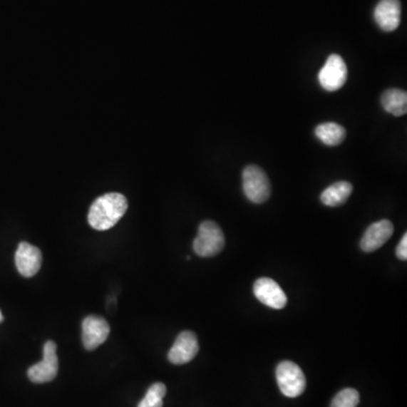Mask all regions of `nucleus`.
Listing matches in <instances>:
<instances>
[{
    "mask_svg": "<svg viewBox=\"0 0 407 407\" xmlns=\"http://www.w3.org/2000/svg\"><path fill=\"white\" fill-rule=\"evenodd\" d=\"M128 208L126 197L118 192H109L98 197L91 206L88 223L98 231H105L115 227Z\"/></svg>",
    "mask_w": 407,
    "mask_h": 407,
    "instance_id": "f257e3e1",
    "label": "nucleus"
},
{
    "mask_svg": "<svg viewBox=\"0 0 407 407\" xmlns=\"http://www.w3.org/2000/svg\"><path fill=\"white\" fill-rule=\"evenodd\" d=\"M225 238L221 227L213 221L202 222L194 240V250L200 257H213L223 250Z\"/></svg>",
    "mask_w": 407,
    "mask_h": 407,
    "instance_id": "f03ea898",
    "label": "nucleus"
},
{
    "mask_svg": "<svg viewBox=\"0 0 407 407\" xmlns=\"http://www.w3.org/2000/svg\"><path fill=\"white\" fill-rule=\"evenodd\" d=\"M244 195L250 202L262 204L271 196V182L267 175L257 165H248L242 173Z\"/></svg>",
    "mask_w": 407,
    "mask_h": 407,
    "instance_id": "7ed1b4c3",
    "label": "nucleus"
},
{
    "mask_svg": "<svg viewBox=\"0 0 407 407\" xmlns=\"http://www.w3.org/2000/svg\"><path fill=\"white\" fill-rule=\"evenodd\" d=\"M277 380L284 396L295 398L306 389V377L300 366L291 361H283L277 366Z\"/></svg>",
    "mask_w": 407,
    "mask_h": 407,
    "instance_id": "20e7f679",
    "label": "nucleus"
},
{
    "mask_svg": "<svg viewBox=\"0 0 407 407\" xmlns=\"http://www.w3.org/2000/svg\"><path fill=\"white\" fill-rule=\"evenodd\" d=\"M347 80V67L341 56L333 53L326 61L318 74V81L324 90L335 92L343 88Z\"/></svg>",
    "mask_w": 407,
    "mask_h": 407,
    "instance_id": "39448f33",
    "label": "nucleus"
},
{
    "mask_svg": "<svg viewBox=\"0 0 407 407\" xmlns=\"http://www.w3.org/2000/svg\"><path fill=\"white\" fill-rule=\"evenodd\" d=\"M58 375L57 345L48 341L43 346V359L28 370V376L34 383H50Z\"/></svg>",
    "mask_w": 407,
    "mask_h": 407,
    "instance_id": "423d86ee",
    "label": "nucleus"
},
{
    "mask_svg": "<svg viewBox=\"0 0 407 407\" xmlns=\"http://www.w3.org/2000/svg\"><path fill=\"white\" fill-rule=\"evenodd\" d=\"M200 351V344L197 339L196 334L192 331H182L175 339V344L170 349L168 353V359L172 364H189L194 360L197 353Z\"/></svg>",
    "mask_w": 407,
    "mask_h": 407,
    "instance_id": "0eeeda50",
    "label": "nucleus"
},
{
    "mask_svg": "<svg viewBox=\"0 0 407 407\" xmlns=\"http://www.w3.org/2000/svg\"><path fill=\"white\" fill-rule=\"evenodd\" d=\"M82 331L83 345L86 350L93 351L107 341L110 326L104 318L88 316L83 320Z\"/></svg>",
    "mask_w": 407,
    "mask_h": 407,
    "instance_id": "6e6552de",
    "label": "nucleus"
},
{
    "mask_svg": "<svg viewBox=\"0 0 407 407\" xmlns=\"http://www.w3.org/2000/svg\"><path fill=\"white\" fill-rule=\"evenodd\" d=\"M254 297L272 309H283L287 304V294L277 282L267 277L257 279L254 285Z\"/></svg>",
    "mask_w": 407,
    "mask_h": 407,
    "instance_id": "1a4fd4ad",
    "label": "nucleus"
},
{
    "mask_svg": "<svg viewBox=\"0 0 407 407\" xmlns=\"http://www.w3.org/2000/svg\"><path fill=\"white\" fill-rule=\"evenodd\" d=\"M42 264L41 250L29 242H21L15 254L17 271L24 277H32L40 271Z\"/></svg>",
    "mask_w": 407,
    "mask_h": 407,
    "instance_id": "9d476101",
    "label": "nucleus"
},
{
    "mask_svg": "<svg viewBox=\"0 0 407 407\" xmlns=\"http://www.w3.org/2000/svg\"><path fill=\"white\" fill-rule=\"evenodd\" d=\"M393 233V225L388 220H381V221L372 223L366 230L364 237L361 239V249L364 252H376L391 239Z\"/></svg>",
    "mask_w": 407,
    "mask_h": 407,
    "instance_id": "9b49d317",
    "label": "nucleus"
},
{
    "mask_svg": "<svg viewBox=\"0 0 407 407\" xmlns=\"http://www.w3.org/2000/svg\"><path fill=\"white\" fill-rule=\"evenodd\" d=\"M402 17V5L399 0H380L376 6L375 21L385 32L398 28Z\"/></svg>",
    "mask_w": 407,
    "mask_h": 407,
    "instance_id": "f8f14e48",
    "label": "nucleus"
},
{
    "mask_svg": "<svg viewBox=\"0 0 407 407\" xmlns=\"http://www.w3.org/2000/svg\"><path fill=\"white\" fill-rule=\"evenodd\" d=\"M381 104L387 113L402 117L407 113V93L399 88L386 90L381 96Z\"/></svg>",
    "mask_w": 407,
    "mask_h": 407,
    "instance_id": "ddd939ff",
    "label": "nucleus"
},
{
    "mask_svg": "<svg viewBox=\"0 0 407 407\" xmlns=\"http://www.w3.org/2000/svg\"><path fill=\"white\" fill-rule=\"evenodd\" d=\"M353 192V186L347 181H339L324 190L320 200L324 205L336 207L343 205Z\"/></svg>",
    "mask_w": 407,
    "mask_h": 407,
    "instance_id": "4468645a",
    "label": "nucleus"
},
{
    "mask_svg": "<svg viewBox=\"0 0 407 407\" xmlns=\"http://www.w3.org/2000/svg\"><path fill=\"white\" fill-rule=\"evenodd\" d=\"M314 134L317 136L318 140L327 146H337L342 144L343 140L346 137V130L344 127L341 126L339 123H321L317 126Z\"/></svg>",
    "mask_w": 407,
    "mask_h": 407,
    "instance_id": "2eb2a0df",
    "label": "nucleus"
},
{
    "mask_svg": "<svg viewBox=\"0 0 407 407\" xmlns=\"http://www.w3.org/2000/svg\"><path fill=\"white\" fill-rule=\"evenodd\" d=\"M167 393V387L162 383L150 386L145 397L140 401L137 407H163V398Z\"/></svg>",
    "mask_w": 407,
    "mask_h": 407,
    "instance_id": "dca6fc26",
    "label": "nucleus"
},
{
    "mask_svg": "<svg viewBox=\"0 0 407 407\" xmlns=\"http://www.w3.org/2000/svg\"><path fill=\"white\" fill-rule=\"evenodd\" d=\"M360 403V393L353 388H345L334 397L331 407H356Z\"/></svg>",
    "mask_w": 407,
    "mask_h": 407,
    "instance_id": "f3484780",
    "label": "nucleus"
},
{
    "mask_svg": "<svg viewBox=\"0 0 407 407\" xmlns=\"http://www.w3.org/2000/svg\"><path fill=\"white\" fill-rule=\"evenodd\" d=\"M396 256L401 260L407 259V235H403L402 240L399 241L396 249Z\"/></svg>",
    "mask_w": 407,
    "mask_h": 407,
    "instance_id": "a211bd4d",
    "label": "nucleus"
},
{
    "mask_svg": "<svg viewBox=\"0 0 407 407\" xmlns=\"http://www.w3.org/2000/svg\"><path fill=\"white\" fill-rule=\"evenodd\" d=\"M3 320H4L3 314H1V311H0V323H1Z\"/></svg>",
    "mask_w": 407,
    "mask_h": 407,
    "instance_id": "6ab92c4d",
    "label": "nucleus"
}]
</instances>
